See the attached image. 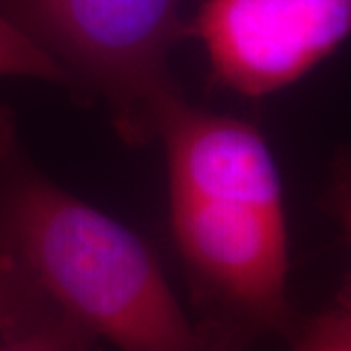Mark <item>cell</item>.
<instances>
[{
    "label": "cell",
    "mask_w": 351,
    "mask_h": 351,
    "mask_svg": "<svg viewBox=\"0 0 351 351\" xmlns=\"http://www.w3.org/2000/svg\"><path fill=\"white\" fill-rule=\"evenodd\" d=\"M0 76H29L71 86L69 76L0 8Z\"/></svg>",
    "instance_id": "8992f818"
},
{
    "label": "cell",
    "mask_w": 351,
    "mask_h": 351,
    "mask_svg": "<svg viewBox=\"0 0 351 351\" xmlns=\"http://www.w3.org/2000/svg\"><path fill=\"white\" fill-rule=\"evenodd\" d=\"M0 351H98V339L64 314L24 332L0 336Z\"/></svg>",
    "instance_id": "ba28073f"
},
{
    "label": "cell",
    "mask_w": 351,
    "mask_h": 351,
    "mask_svg": "<svg viewBox=\"0 0 351 351\" xmlns=\"http://www.w3.org/2000/svg\"><path fill=\"white\" fill-rule=\"evenodd\" d=\"M350 27L351 0H205L188 34L223 86L260 98L322 63Z\"/></svg>",
    "instance_id": "277c9868"
},
{
    "label": "cell",
    "mask_w": 351,
    "mask_h": 351,
    "mask_svg": "<svg viewBox=\"0 0 351 351\" xmlns=\"http://www.w3.org/2000/svg\"><path fill=\"white\" fill-rule=\"evenodd\" d=\"M184 0H0V8L69 76L94 90L127 143L156 137L164 108L184 96L168 57L188 36Z\"/></svg>",
    "instance_id": "3957f363"
},
{
    "label": "cell",
    "mask_w": 351,
    "mask_h": 351,
    "mask_svg": "<svg viewBox=\"0 0 351 351\" xmlns=\"http://www.w3.org/2000/svg\"><path fill=\"white\" fill-rule=\"evenodd\" d=\"M59 313L14 265L0 262V336L24 332Z\"/></svg>",
    "instance_id": "5b68a950"
},
{
    "label": "cell",
    "mask_w": 351,
    "mask_h": 351,
    "mask_svg": "<svg viewBox=\"0 0 351 351\" xmlns=\"http://www.w3.org/2000/svg\"><path fill=\"white\" fill-rule=\"evenodd\" d=\"M287 351H351L350 291H341L324 311L297 324Z\"/></svg>",
    "instance_id": "52a82bcc"
},
{
    "label": "cell",
    "mask_w": 351,
    "mask_h": 351,
    "mask_svg": "<svg viewBox=\"0 0 351 351\" xmlns=\"http://www.w3.org/2000/svg\"><path fill=\"white\" fill-rule=\"evenodd\" d=\"M0 262L119 351H205L151 248L43 174L6 108H0Z\"/></svg>",
    "instance_id": "7a4b0ae2"
},
{
    "label": "cell",
    "mask_w": 351,
    "mask_h": 351,
    "mask_svg": "<svg viewBox=\"0 0 351 351\" xmlns=\"http://www.w3.org/2000/svg\"><path fill=\"white\" fill-rule=\"evenodd\" d=\"M156 137L205 351H240L267 334L289 338L299 322L287 293L283 188L262 133L180 96L160 113Z\"/></svg>",
    "instance_id": "6da1fadb"
}]
</instances>
